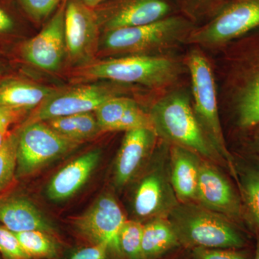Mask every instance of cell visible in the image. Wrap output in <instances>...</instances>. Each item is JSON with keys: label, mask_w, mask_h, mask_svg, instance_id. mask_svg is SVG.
<instances>
[{"label": "cell", "mask_w": 259, "mask_h": 259, "mask_svg": "<svg viewBox=\"0 0 259 259\" xmlns=\"http://www.w3.org/2000/svg\"><path fill=\"white\" fill-rule=\"evenodd\" d=\"M150 115L157 136L172 145L194 151L207 161L224 163L183 94L174 93L163 97L153 105Z\"/></svg>", "instance_id": "cell-3"}, {"label": "cell", "mask_w": 259, "mask_h": 259, "mask_svg": "<svg viewBox=\"0 0 259 259\" xmlns=\"http://www.w3.org/2000/svg\"><path fill=\"white\" fill-rule=\"evenodd\" d=\"M194 259H248L246 253L240 249L230 248H192Z\"/></svg>", "instance_id": "cell-31"}, {"label": "cell", "mask_w": 259, "mask_h": 259, "mask_svg": "<svg viewBox=\"0 0 259 259\" xmlns=\"http://www.w3.org/2000/svg\"><path fill=\"white\" fill-rule=\"evenodd\" d=\"M28 111L0 106V130H8L10 126L21 120Z\"/></svg>", "instance_id": "cell-32"}, {"label": "cell", "mask_w": 259, "mask_h": 259, "mask_svg": "<svg viewBox=\"0 0 259 259\" xmlns=\"http://www.w3.org/2000/svg\"><path fill=\"white\" fill-rule=\"evenodd\" d=\"M125 221L115 199L110 194H104L76 220V226L95 244L105 245L107 250L121 253L119 234Z\"/></svg>", "instance_id": "cell-13"}, {"label": "cell", "mask_w": 259, "mask_h": 259, "mask_svg": "<svg viewBox=\"0 0 259 259\" xmlns=\"http://www.w3.org/2000/svg\"><path fill=\"white\" fill-rule=\"evenodd\" d=\"M156 136V132L149 129L126 132L116 160L115 180L118 187L133 178L152 150Z\"/></svg>", "instance_id": "cell-16"}, {"label": "cell", "mask_w": 259, "mask_h": 259, "mask_svg": "<svg viewBox=\"0 0 259 259\" xmlns=\"http://www.w3.org/2000/svg\"><path fill=\"white\" fill-rule=\"evenodd\" d=\"M144 225L137 221H127L119 234L121 253L129 259H143L142 237Z\"/></svg>", "instance_id": "cell-26"}, {"label": "cell", "mask_w": 259, "mask_h": 259, "mask_svg": "<svg viewBox=\"0 0 259 259\" xmlns=\"http://www.w3.org/2000/svg\"><path fill=\"white\" fill-rule=\"evenodd\" d=\"M80 1H81L83 4L88 6V8L93 9V8H96L97 5L101 4L104 0H80Z\"/></svg>", "instance_id": "cell-35"}, {"label": "cell", "mask_w": 259, "mask_h": 259, "mask_svg": "<svg viewBox=\"0 0 259 259\" xmlns=\"http://www.w3.org/2000/svg\"><path fill=\"white\" fill-rule=\"evenodd\" d=\"M65 5H61L41 31L20 46V57L25 62L49 72L61 69L66 54Z\"/></svg>", "instance_id": "cell-12"}, {"label": "cell", "mask_w": 259, "mask_h": 259, "mask_svg": "<svg viewBox=\"0 0 259 259\" xmlns=\"http://www.w3.org/2000/svg\"><path fill=\"white\" fill-rule=\"evenodd\" d=\"M195 202L204 208L234 222H241L243 210L239 197L229 181L207 160L201 162Z\"/></svg>", "instance_id": "cell-14"}, {"label": "cell", "mask_w": 259, "mask_h": 259, "mask_svg": "<svg viewBox=\"0 0 259 259\" xmlns=\"http://www.w3.org/2000/svg\"><path fill=\"white\" fill-rule=\"evenodd\" d=\"M134 100L129 97L116 96L101 104L95 110L102 132L119 131V127Z\"/></svg>", "instance_id": "cell-23"}, {"label": "cell", "mask_w": 259, "mask_h": 259, "mask_svg": "<svg viewBox=\"0 0 259 259\" xmlns=\"http://www.w3.org/2000/svg\"><path fill=\"white\" fill-rule=\"evenodd\" d=\"M180 67L173 59L157 56L132 55L93 61L77 68L74 76L81 81L107 79L161 89L176 81Z\"/></svg>", "instance_id": "cell-4"}, {"label": "cell", "mask_w": 259, "mask_h": 259, "mask_svg": "<svg viewBox=\"0 0 259 259\" xmlns=\"http://www.w3.org/2000/svg\"><path fill=\"white\" fill-rule=\"evenodd\" d=\"M225 0H179L180 9L192 21L199 15H209V19L221 9Z\"/></svg>", "instance_id": "cell-28"}, {"label": "cell", "mask_w": 259, "mask_h": 259, "mask_svg": "<svg viewBox=\"0 0 259 259\" xmlns=\"http://www.w3.org/2000/svg\"><path fill=\"white\" fill-rule=\"evenodd\" d=\"M0 254L4 259H31L15 233L0 226Z\"/></svg>", "instance_id": "cell-30"}, {"label": "cell", "mask_w": 259, "mask_h": 259, "mask_svg": "<svg viewBox=\"0 0 259 259\" xmlns=\"http://www.w3.org/2000/svg\"><path fill=\"white\" fill-rule=\"evenodd\" d=\"M18 131L12 132L0 148V196L9 188L17 171Z\"/></svg>", "instance_id": "cell-25"}, {"label": "cell", "mask_w": 259, "mask_h": 259, "mask_svg": "<svg viewBox=\"0 0 259 259\" xmlns=\"http://www.w3.org/2000/svg\"><path fill=\"white\" fill-rule=\"evenodd\" d=\"M11 131L8 130H0V148L3 147V144L11 134Z\"/></svg>", "instance_id": "cell-36"}, {"label": "cell", "mask_w": 259, "mask_h": 259, "mask_svg": "<svg viewBox=\"0 0 259 259\" xmlns=\"http://www.w3.org/2000/svg\"><path fill=\"white\" fill-rule=\"evenodd\" d=\"M0 223L15 233L40 231L47 233L54 228L30 201L18 196H0Z\"/></svg>", "instance_id": "cell-19"}, {"label": "cell", "mask_w": 259, "mask_h": 259, "mask_svg": "<svg viewBox=\"0 0 259 259\" xmlns=\"http://www.w3.org/2000/svg\"><path fill=\"white\" fill-rule=\"evenodd\" d=\"M167 219L180 244L190 248L242 249L247 241L232 221L193 202L178 203Z\"/></svg>", "instance_id": "cell-2"}, {"label": "cell", "mask_w": 259, "mask_h": 259, "mask_svg": "<svg viewBox=\"0 0 259 259\" xmlns=\"http://www.w3.org/2000/svg\"><path fill=\"white\" fill-rule=\"evenodd\" d=\"M15 16L0 3V35L11 33L16 28Z\"/></svg>", "instance_id": "cell-34"}, {"label": "cell", "mask_w": 259, "mask_h": 259, "mask_svg": "<svg viewBox=\"0 0 259 259\" xmlns=\"http://www.w3.org/2000/svg\"><path fill=\"white\" fill-rule=\"evenodd\" d=\"M253 259H259V234L257 235L256 242H255V247L254 251V258Z\"/></svg>", "instance_id": "cell-37"}, {"label": "cell", "mask_w": 259, "mask_h": 259, "mask_svg": "<svg viewBox=\"0 0 259 259\" xmlns=\"http://www.w3.org/2000/svg\"><path fill=\"white\" fill-rule=\"evenodd\" d=\"M259 28V0H225L221 9L199 28L187 41L205 47L223 46Z\"/></svg>", "instance_id": "cell-7"}, {"label": "cell", "mask_w": 259, "mask_h": 259, "mask_svg": "<svg viewBox=\"0 0 259 259\" xmlns=\"http://www.w3.org/2000/svg\"><path fill=\"white\" fill-rule=\"evenodd\" d=\"M236 44L227 81V98L242 129L259 126V28Z\"/></svg>", "instance_id": "cell-1"}, {"label": "cell", "mask_w": 259, "mask_h": 259, "mask_svg": "<svg viewBox=\"0 0 259 259\" xmlns=\"http://www.w3.org/2000/svg\"><path fill=\"white\" fill-rule=\"evenodd\" d=\"M116 96H119L118 90L99 83L59 89L36 107L25 122H46L56 117L95 111L103 102Z\"/></svg>", "instance_id": "cell-9"}, {"label": "cell", "mask_w": 259, "mask_h": 259, "mask_svg": "<svg viewBox=\"0 0 259 259\" xmlns=\"http://www.w3.org/2000/svg\"><path fill=\"white\" fill-rule=\"evenodd\" d=\"M180 245L167 218H156L144 225L143 259H156Z\"/></svg>", "instance_id": "cell-21"}, {"label": "cell", "mask_w": 259, "mask_h": 259, "mask_svg": "<svg viewBox=\"0 0 259 259\" xmlns=\"http://www.w3.org/2000/svg\"><path fill=\"white\" fill-rule=\"evenodd\" d=\"M100 151L94 150L68 163L53 177L48 186L49 198L62 201L74 195L88 180L100 161Z\"/></svg>", "instance_id": "cell-18"}, {"label": "cell", "mask_w": 259, "mask_h": 259, "mask_svg": "<svg viewBox=\"0 0 259 259\" xmlns=\"http://www.w3.org/2000/svg\"><path fill=\"white\" fill-rule=\"evenodd\" d=\"M59 90L23 78L0 76V106L28 111Z\"/></svg>", "instance_id": "cell-20"}, {"label": "cell", "mask_w": 259, "mask_h": 259, "mask_svg": "<svg viewBox=\"0 0 259 259\" xmlns=\"http://www.w3.org/2000/svg\"><path fill=\"white\" fill-rule=\"evenodd\" d=\"M178 203L170 180L168 153H162L138 185L134 212L139 218H166Z\"/></svg>", "instance_id": "cell-11"}, {"label": "cell", "mask_w": 259, "mask_h": 259, "mask_svg": "<svg viewBox=\"0 0 259 259\" xmlns=\"http://www.w3.org/2000/svg\"><path fill=\"white\" fill-rule=\"evenodd\" d=\"M100 20L80 0L65 5L64 32L66 54L78 67L93 62L98 51Z\"/></svg>", "instance_id": "cell-10"}, {"label": "cell", "mask_w": 259, "mask_h": 259, "mask_svg": "<svg viewBox=\"0 0 259 259\" xmlns=\"http://www.w3.org/2000/svg\"><path fill=\"white\" fill-rule=\"evenodd\" d=\"M241 180L239 187L245 203L259 230V166L246 171Z\"/></svg>", "instance_id": "cell-27"}, {"label": "cell", "mask_w": 259, "mask_h": 259, "mask_svg": "<svg viewBox=\"0 0 259 259\" xmlns=\"http://www.w3.org/2000/svg\"><path fill=\"white\" fill-rule=\"evenodd\" d=\"M176 14L180 13L175 0H122L108 12L104 27L109 30L141 26Z\"/></svg>", "instance_id": "cell-15"}, {"label": "cell", "mask_w": 259, "mask_h": 259, "mask_svg": "<svg viewBox=\"0 0 259 259\" xmlns=\"http://www.w3.org/2000/svg\"><path fill=\"white\" fill-rule=\"evenodd\" d=\"M30 258H52L57 255L56 243L45 232L30 231L15 233Z\"/></svg>", "instance_id": "cell-24"}, {"label": "cell", "mask_w": 259, "mask_h": 259, "mask_svg": "<svg viewBox=\"0 0 259 259\" xmlns=\"http://www.w3.org/2000/svg\"><path fill=\"white\" fill-rule=\"evenodd\" d=\"M107 250L105 245L94 244L75 252L70 259H106Z\"/></svg>", "instance_id": "cell-33"}, {"label": "cell", "mask_w": 259, "mask_h": 259, "mask_svg": "<svg viewBox=\"0 0 259 259\" xmlns=\"http://www.w3.org/2000/svg\"><path fill=\"white\" fill-rule=\"evenodd\" d=\"M0 255H1V254H0ZM0 259H1V256H0Z\"/></svg>", "instance_id": "cell-40"}, {"label": "cell", "mask_w": 259, "mask_h": 259, "mask_svg": "<svg viewBox=\"0 0 259 259\" xmlns=\"http://www.w3.org/2000/svg\"><path fill=\"white\" fill-rule=\"evenodd\" d=\"M186 64L190 73L196 117L213 147L239 185L234 161L227 147L220 120L215 80L210 64L202 53L196 50L189 54Z\"/></svg>", "instance_id": "cell-5"}, {"label": "cell", "mask_w": 259, "mask_h": 259, "mask_svg": "<svg viewBox=\"0 0 259 259\" xmlns=\"http://www.w3.org/2000/svg\"><path fill=\"white\" fill-rule=\"evenodd\" d=\"M258 127H259V126H258ZM256 142H257V144H258V145L259 146V131H258V134L256 135Z\"/></svg>", "instance_id": "cell-38"}, {"label": "cell", "mask_w": 259, "mask_h": 259, "mask_svg": "<svg viewBox=\"0 0 259 259\" xmlns=\"http://www.w3.org/2000/svg\"><path fill=\"white\" fill-rule=\"evenodd\" d=\"M2 69H1V64H0V74H1Z\"/></svg>", "instance_id": "cell-39"}, {"label": "cell", "mask_w": 259, "mask_h": 259, "mask_svg": "<svg viewBox=\"0 0 259 259\" xmlns=\"http://www.w3.org/2000/svg\"><path fill=\"white\" fill-rule=\"evenodd\" d=\"M168 159L170 180L177 199L182 203L195 202L200 156L187 148L172 145Z\"/></svg>", "instance_id": "cell-17"}, {"label": "cell", "mask_w": 259, "mask_h": 259, "mask_svg": "<svg viewBox=\"0 0 259 259\" xmlns=\"http://www.w3.org/2000/svg\"><path fill=\"white\" fill-rule=\"evenodd\" d=\"M25 13L33 21L41 23L55 11L62 0H18Z\"/></svg>", "instance_id": "cell-29"}, {"label": "cell", "mask_w": 259, "mask_h": 259, "mask_svg": "<svg viewBox=\"0 0 259 259\" xmlns=\"http://www.w3.org/2000/svg\"><path fill=\"white\" fill-rule=\"evenodd\" d=\"M194 28V22L180 13L148 25L105 30L100 47L107 54H139L187 39Z\"/></svg>", "instance_id": "cell-6"}, {"label": "cell", "mask_w": 259, "mask_h": 259, "mask_svg": "<svg viewBox=\"0 0 259 259\" xmlns=\"http://www.w3.org/2000/svg\"><path fill=\"white\" fill-rule=\"evenodd\" d=\"M79 144L58 134L44 121L25 122L18 130L16 177L32 175Z\"/></svg>", "instance_id": "cell-8"}, {"label": "cell", "mask_w": 259, "mask_h": 259, "mask_svg": "<svg viewBox=\"0 0 259 259\" xmlns=\"http://www.w3.org/2000/svg\"><path fill=\"white\" fill-rule=\"evenodd\" d=\"M46 122L58 134L79 144L102 132L92 112L56 117Z\"/></svg>", "instance_id": "cell-22"}]
</instances>
